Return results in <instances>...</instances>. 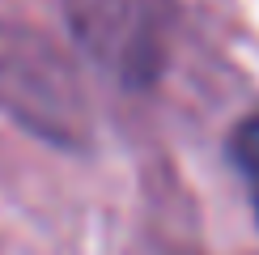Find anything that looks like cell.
<instances>
[{
    "instance_id": "obj_1",
    "label": "cell",
    "mask_w": 259,
    "mask_h": 255,
    "mask_svg": "<svg viewBox=\"0 0 259 255\" xmlns=\"http://www.w3.org/2000/svg\"><path fill=\"white\" fill-rule=\"evenodd\" d=\"M0 106L60 149L90 141V98L68 56L26 26H0Z\"/></svg>"
},
{
    "instance_id": "obj_2",
    "label": "cell",
    "mask_w": 259,
    "mask_h": 255,
    "mask_svg": "<svg viewBox=\"0 0 259 255\" xmlns=\"http://www.w3.org/2000/svg\"><path fill=\"white\" fill-rule=\"evenodd\" d=\"M77 47L127 85L157 72L166 0H60Z\"/></svg>"
},
{
    "instance_id": "obj_3",
    "label": "cell",
    "mask_w": 259,
    "mask_h": 255,
    "mask_svg": "<svg viewBox=\"0 0 259 255\" xmlns=\"http://www.w3.org/2000/svg\"><path fill=\"white\" fill-rule=\"evenodd\" d=\"M234 157H238L246 183L255 191V204H259V119H246L234 136Z\"/></svg>"
}]
</instances>
